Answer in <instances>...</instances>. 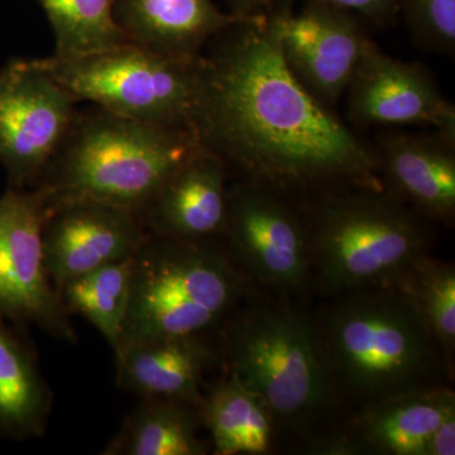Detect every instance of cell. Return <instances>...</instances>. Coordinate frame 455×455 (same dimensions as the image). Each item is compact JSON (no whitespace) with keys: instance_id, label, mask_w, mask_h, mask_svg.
<instances>
[{"instance_id":"obj_1","label":"cell","mask_w":455,"mask_h":455,"mask_svg":"<svg viewBox=\"0 0 455 455\" xmlns=\"http://www.w3.org/2000/svg\"><path fill=\"white\" fill-rule=\"evenodd\" d=\"M289 8L239 20L209 42L191 132L228 170L284 197L383 188L374 149L311 95L286 64L281 14Z\"/></svg>"},{"instance_id":"obj_2","label":"cell","mask_w":455,"mask_h":455,"mask_svg":"<svg viewBox=\"0 0 455 455\" xmlns=\"http://www.w3.org/2000/svg\"><path fill=\"white\" fill-rule=\"evenodd\" d=\"M316 328L333 391L364 406L445 386L451 370L423 317L394 287L337 296Z\"/></svg>"},{"instance_id":"obj_3","label":"cell","mask_w":455,"mask_h":455,"mask_svg":"<svg viewBox=\"0 0 455 455\" xmlns=\"http://www.w3.org/2000/svg\"><path fill=\"white\" fill-rule=\"evenodd\" d=\"M193 132L95 109L79 112L36 187L49 204L95 200L142 214L199 148Z\"/></svg>"},{"instance_id":"obj_4","label":"cell","mask_w":455,"mask_h":455,"mask_svg":"<svg viewBox=\"0 0 455 455\" xmlns=\"http://www.w3.org/2000/svg\"><path fill=\"white\" fill-rule=\"evenodd\" d=\"M247 289L248 278L214 239L180 241L148 233L132 257L130 305L119 349L164 338L212 335L247 298Z\"/></svg>"},{"instance_id":"obj_5","label":"cell","mask_w":455,"mask_h":455,"mask_svg":"<svg viewBox=\"0 0 455 455\" xmlns=\"http://www.w3.org/2000/svg\"><path fill=\"white\" fill-rule=\"evenodd\" d=\"M419 215L385 188L334 191L307 220L311 275L334 296L391 286L429 254Z\"/></svg>"},{"instance_id":"obj_6","label":"cell","mask_w":455,"mask_h":455,"mask_svg":"<svg viewBox=\"0 0 455 455\" xmlns=\"http://www.w3.org/2000/svg\"><path fill=\"white\" fill-rule=\"evenodd\" d=\"M220 347L228 374L275 421L300 423L334 392L315 323L289 305L248 295L224 324Z\"/></svg>"},{"instance_id":"obj_7","label":"cell","mask_w":455,"mask_h":455,"mask_svg":"<svg viewBox=\"0 0 455 455\" xmlns=\"http://www.w3.org/2000/svg\"><path fill=\"white\" fill-rule=\"evenodd\" d=\"M38 64L77 101L134 121L191 131L202 55L179 57L123 44L74 59L50 56Z\"/></svg>"},{"instance_id":"obj_8","label":"cell","mask_w":455,"mask_h":455,"mask_svg":"<svg viewBox=\"0 0 455 455\" xmlns=\"http://www.w3.org/2000/svg\"><path fill=\"white\" fill-rule=\"evenodd\" d=\"M49 196L9 188L0 196V317L36 325L57 339L76 340L71 315L51 281L44 248Z\"/></svg>"},{"instance_id":"obj_9","label":"cell","mask_w":455,"mask_h":455,"mask_svg":"<svg viewBox=\"0 0 455 455\" xmlns=\"http://www.w3.org/2000/svg\"><path fill=\"white\" fill-rule=\"evenodd\" d=\"M37 59L0 70V163L13 188L37 185L80 110Z\"/></svg>"},{"instance_id":"obj_10","label":"cell","mask_w":455,"mask_h":455,"mask_svg":"<svg viewBox=\"0 0 455 455\" xmlns=\"http://www.w3.org/2000/svg\"><path fill=\"white\" fill-rule=\"evenodd\" d=\"M228 253L248 280L277 291L311 277L307 220L284 196L242 180L228 191Z\"/></svg>"},{"instance_id":"obj_11","label":"cell","mask_w":455,"mask_h":455,"mask_svg":"<svg viewBox=\"0 0 455 455\" xmlns=\"http://www.w3.org/2000/svg\"><path fill=\"white\" fill-rule=\"evenodd\" d=\"M148 235L140 212L95 200L49 204L44 226L47 272L62 284L131 259Z\"/></svg>"},{"instance_id":"obj_12","label":"cell","mask_w":455,"mask_h":455,"mask_svg":"<svg viewBox=\"0 0 455 455\" xmlns=\"http://www.w3.org/2000/svg\"><path fill=\"white\" fill-rule=\"evenodd\" d=\"M349 118L367 127L424 125L455 140V108L424 66L401 61L373 41L348 89Z\"/></svg>"},{"instance_id":"obj_13","label":"cell","mask_w":455,"mask_h":455,"mask_svg":"<svg viewBox=\"0 0 455 455\" xmlns=\"http://www.w3.org/2000/svg\"><path fill=\"white\" fill-rule=\"evenodd\" d=\"M363 20L343 9L304 3L281 14V47L304 88L326 107L346 94L370 42Z\"/></svg>"},{"instance_id":"obj_14","label":"cell","mask_w":455,"mask_h":455,"mask_svg":"<svg viewBox=\"0 0 455 455\" xmlns=\"http://www.w3.org/2000/svg\"><path fill=\"white\" fill-rule=\"evenodd\" d=\"M383 188L418 214L455 218V140L434 133H390L374 149Z\"/></svg>"},{"instance_id":"obj_15","label":"cell","mask_w":455,"mask_h":455,"mask_svg":"<svg viewBox=\"0 0 455 455\" xmlns=\"http://www.w3.org/2000/svg\"><path fill=\"white\" fill-rule=\"evenodd\" d=\"M228 167L200 146L170 176L143 212L151 235L180 241L223 235L228 218Z\"/></svg>"},{"instance_id":"obj_16","label":"cell","mask_w":455,"mask_h":455,"mask_svg":"<svg viewBox=\"0 0 455 455\" xmlns=\"http://www.w3.org/2000/svg\"><path fill=\"white\" fill-rule=\"evenodd\" d=\"M220 355L212 335L164 338L122 347L114 355L116 382L140 398L200 405L205 374Z\"/></svg>"},{"instance_id":"obj_17","label":"cell","mask_w":455,"mask_h":455,"mask_svg":"<svg viewBox=\"0 0 455 455\" xmlns=\"http://www.w3.org/2000/svg\"><path fill=\"white\" fill-rule=\"evenodd\" d=\"M114 16L131 44L179 57H199L215 36L242 20L214 0H116Z\"/></svg>"},{"instance_id":"obj_18","label":"cell","mask_w":455,"mask_h":455,"mask_svg":"<svg viewBox=\"0 0 455 455\" xmlns=\"http://www.w3.org/2000/svg\"><path fill=\"white\" fill-rule=\"evenodd\" d=\"M455 407L454 392L434 386L364 406L358 442L377 453L425 455L431 434Z\"/></svg>"},{"instance_id":"obj_19","label":"cell","mask_w":455,"mask_h":455,"mask_svg":"<svg viewBox=\"0 0 455 455\" xmlns=\"http://www.w3.org/2000/svg\"><path fill=\"white\" fill-rule=\"evenodd\" d=\"M52 405L35 353L0 317V434L14 439L44 435Z\"/></svg>"},{"instance_id":"obj_20","label":"cell","mask_w":455,"mask_h":455,"mask_svg":"<svg viewBox=\"0 0 455 455\" xmlns=\"http://www.w3.org/2000/svg\"><path fill=\"white\" fill-rule=\"evenodd\" d=\"M199 405L166 398H142L121 430L104 448V455H204L199 436Z\"/></svg>"},{"instance_id":"obj_21","label":"cell","mask_w":455,"mask_h":455,"mask_svg":"<svg viewBox=\"0 0 455 455\" xmlns=\"http://www.w3.org/2000/svg\"><path fill=\"white\" fill-rule=\"evenodd\" d=\"M203 427L217 455H262L271 451L274 418L253 392L228 374L214 383L199 405Z\"/></svg>"},{"instance_id":"obj_22","label":"cell","mask_w":455,"mask_h":455,"mask_svg":"<svg viewBox=\"0 0 455 455\" xmlns=\"http://www.w3.org/2000/svg\"><path fill=\"white\" fill-rule=\"evenodd\" d=\"M132 257L74 278L59 290L68 314L83 316L95 326L114 355L121 347L130 305Z\"/></svg>"},{"instance_id":"obj_23","label":"cell","mask_w":455,"mask_h":455,"mask_svg":"<svg viewBox=\"0 0 455 455\" xmlns=\"http://www.w3.org/2000/svg\"><path fill=\"white\" fill-rule=\"evenodd\" d=\"M55 36L59 59H74L131 44L114 16L116 0H38Z\"/></svg>"},{"instance_id":"obj_24","label":"cell","mask_w":455,"mask_h":455,"mask_svg":"<svg viewBox=\"0 0 455 455\" xmlns=\"http://www.w3.org/2000/svg\"><path fill=\"white\" fill-rule=\"evenodd\" d=\"M390 287L411 302L451 363L455 350L454 266L425 254Z\"/></svg>"},{"instance_id":"obj_25","label":"cell","mask_w":455,"mask_h":455,"mask_svg":"<svg viewBox=\"0 0 455 455\" xmlns=\"http://www.w3.org/2000/svg\"><path fill=\"white\" fill-rule=\"evenodd\" d=\"M412 38L436 53L455 51V0H398Z\"/></svg>"},{"instance_id":"obj_26","label":"cell","mask_w":455,"mask_h":455,"mask_svg":"<svg viewBox=\"0 0 455 455\" xmlns=\"http://www.w3.org/2000/svg\"><path fill=\"white\" fill-rule=\"evenodd\" d=\"M304 3L343 9L376 27H388L396 20L398 0H304Z\"/></svg>"},{"instance_id":"obj_27","label":"cell","mask_w":455,"mask_h":455,"mask_svg":"<svg viewBox=\"0 0 455 455\" xmlns=\"http://www.w3.org/2000/svg\"><path fill=\"white\" fill-rule=\"evenodd\" d=\"M233 16L248 18L267 17L281 9L292 7L293 0H227Z\"/></svg>"},{"instance_id":"obj_28","label":"cell","mask_w":455,"mask_h":455,"mask_svg":"<svg viewBox=\"0 0 455 455\" xmlns=\"http://www.w3.org/2000/svg\"><path fill=\"white\" fill-rule=\"evenodd\" d=\"M455 454V407L443 419L439 427L431 434L425 455Z\"/></svg>"}]
</instances>
